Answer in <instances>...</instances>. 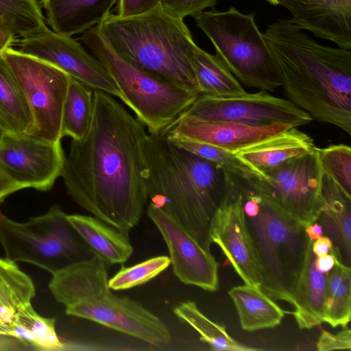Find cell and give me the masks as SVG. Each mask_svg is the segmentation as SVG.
<instances>
[{
  "label": "cell",
  "mask_w": 351,
  "mask_h": 351,
  "mask_svg": "<svg viewBox=\"0 0 351 351\" xmlns=\"http://www.w3.org/2000/svg\"><path fill=\"white\" fill-rule=\"evenodd\" d=\"M144 125L112 95L94 90L93 114L84 138L72 140L61 173L83 209L128 232L147 202Z\"/></svg>",
  "instance_id": "obj_1"
},
{
  "label": "cell",
  "mask_w": 351,
  "mask_h": 351,
  "mask_svg": "<svg viewBox=\"0 0 351 351\" xmlns=\"http://www.w3.org/2000/svg\"><path fill=\"white\" fill-rule=\"evenodd\" d=\"M305 232L308 239L314 241L323 236V230L319 223L314 222L305 228Z\"/></svg>",
  "instance_id": "obj_43"
},
{
  "label": "cell",
  "mask_w": 351,
  "mask_h": 351,
  "mask_svg": "<svg viewBox=\"0 0 351 351\" xmlns=\"http://www.w3.org/2000/svg\"><path fill=\"white\" fill-rule=\"evenodd\" d=\"M291 128L293 126L287 124L252 126L208 121L180 115L162 134L169 140L209 144L234 154Z\"/></svg>",
  "instance_id": "obj_17"
},
{
  "label": "cell",
  "mask_w": 351,
  "mask_h": 351,
  "mask_svg": "<svg viewBox=\"0 0 351 351\" xmlns=\"http://www.w3.org/2000/svg\"><path fill=\"white\" fill-rule=\"evenodd\" d=\"M328 272L323 322L335 328L347 327L351 317V268L339 261Z\"/></svg>",
  "instance_id": "obj_29"
},
{
  "label": "cell",
  "mask_w": 351,
  "mask_h": 351,
  "mask_svg": "<svg viewBox=\"0 0 351 351\" xmlns=\"http://www.w3.org/2000/svg\"><path fill=\"white\" fill-rule=\"evenodd\" d=\"M216 4L217 0H160V7L171 16L184 19L188 16L194 17Z\"/></svg>",
  "instance_id": "obj_36"
},
{
  "label": "cell",
  "mask_w": 351,
  "mask_h": 351,
  "mask_svg": "<svg viewBox=\"0 0 351 351\" xmlns=\"http://www.w3.org/2000/svg\"><path fill=\"white\" fill-rule=\"evenodd\" d=\"M105 66L121 94L149 134H160L187 109L199 93L168 83L130 66L108 47L96 27L80 38Z\"/></svg>",
  "instance_id": "obj_8"
},
{
  "label": "cell",
  "mask_w": 351,
  "mask_h": 351,
  "mask_svg": "<svg viewBox=\"0 0 351 351\" xmlns=\"http://www.w3.org/2000/svg\"><path fill=\"white\" fill-rule=\"evenodd\" d=\"M108 263L99 255L72 263L49 284L66 315L95 322L152 346L169 344L167 326L141 303L114 294L108 286Z\"/></svg>",
  "instance_id": "obj_5"
},
{
  "label": "cell",
  "mask_w": 351,
  "mask_h": 351,
  "mask_svg": "<svg viewBox=\"0 0 351 351\" xmlns=\"http://www.w3.org/2000/svg\"><path fill=\"white\" fill-rule=\"evenodd\" d=\"M171 264L167 256L150 258L131 267L122 265L108 280V286L114 291L125 290L147 282L164 271Z\"/></svg>",
  "instance_id": "obj_34"
},
{
  "label": "cell",
  "mask_w": 351,
  "mask_h": 351,
  "mask_svg": "<svg viewBox=\"0 0 351 351\" xmlns=\"http://www.w3.org/2000/svg\"><path fill=\"white\" fill-rule=\"evenodd\" d=\"M3 134H4L3 132L0 129V140L2 138V136H3Z\"/></svg>",
  "instance_id": "obj_46"
},
{
  "label": "cell",
  "mask_w": 351,
  "mask_h": 351,
  "mask_svg": "<svg viewBox=\"0 0 351 351\" xmlns=\"http://www.w3.org/2000/svg\"><path fill=\"white\" fill-rule=\"evenodd\" d=\"M333 244L331 239L325 235L313 241L312 250L316 256H320L328 254Z\"/></svg>",
  "instance_id": "obj_40"
},
{
  "label": "cell",
  "mask_w": 351,
  "mask_h": 351,
  "mask_svg": "<svg viewBox=\"0 0 351 351\" xmlns=\"http://www.w3.org/2000/svg\"><path fill=\"white\" fill-rule=\"evenodd\" d=\"M0 244L6 258L36 265L51 275L85 259L83 254L90 251L57 205L25 222L10 219L0 210Z\"/></svg>",
  "instance_id": "obj_9"
},
{
  "label": "cell",
  "mask_w": 351,
  "mask_h": 351,
  "mask_svg": "<svg viewBox=\"0 0 351 351\" xmlns=\"http://www.w3.org/2000/svg\"><path fill=\"white\" fill-rule=\"evenodd\" d=\"M147 199L210 251L213 219L232 186L230 173L183 149L162 133L143 143Z\"/></svg>",
  "instance_id": "obj_3"
},
{
  "label": "cell",
  "mask_w": 351,
  "mask_h": 351,
  "mask_svg": "<svg viewBox=\"0 0 351 351\" xmlns=\"http://www.w3.org/2000/svg\"><path fill=\"white\" fill-rule=\"evenodd\" d=\"M147 213L161 234L169 252L175 276L183 283L205 291L218 289V263L179 223L149 203Z\"/></svg>",
  "instance_id": "obj_15"
},
{
  "label": "cell",
  "mask_w": 351,
  "mask_h": 351,
  "mask_svg": "<svg viewBox=\"0 0 351 351\" xmlns=\"http://www.w3.org/2000/svg\"><path fill=\"white\" fill-rule=\"evenodd\" d=\"M322 176L315 147L262 173L248 170L241 177L263 201L307 226L316 222L324 205Z\"/></svg>",
  "instance_id": "obj_10"
},
{
  "label": "cell",
  "mask_w": 351,
  "mask_h": 351,
  "mask_svg": "<svg viewBox=\"0 0 351 351\" xmlns=\"http://www.w3.org/2000/svg\"><path fill=\"white\" fill-rule=\"evenodd\" d=\"M245 220L259 267L260 289L272 300L292 305L311 241L306 234V226L261 197L258 215L245 216Z\"/></svg>",
  "instance_id": "obj_6"
},
{
  "label": "cell",
  "mask_w": 351,
  "mask_h": 351,
  "mask_svg": "<svg viewBox=\"0 0 351 351\" xmlns=\"http://www.w3.org/2000/svg\"><path fill=\"white\" fill-rule=\"evenodd\" d=\"M14 322L23 326L30 331L35 350H60L64 348L65 346L56 330V319L42 317L36 313L31 304L16 313Z\"/></svg>",
  "instance_id": "obj_32"
},
{
  "label": "cell",
  "mask_w": 351,
  "mask_h": 351,
  "mask_svg": "<svg viewBox=\"0 0 351 351\" xmlns=\"http://www.w3.org/2000/svg\"><path fill=\"white\" fill-rule=\"evenodd\" d=\"M64 160L61 141L29 133L4 134L0 140V165L23 189L49 191L61 176Z\"/></svg>",
  "instance_id": "obj_13"
},
{
  "label": "cell",
  "mask_w": 351,
  "mask_h": 351,
  "mask_svg": "<svg viewBox=\"0 0 351 351\" xmlns=\"http://www.w3.org/2000/svg\"><path fill=\"white\" fill-rule=\"evenodd\" d=\"M117 14L130 17L150 12L160 6V0H118Z\"/></svg>",
  "instance_id": "obj_38"
},
{
  "label": "cell",
  "mask_w": 351,
  "mask_h": 351,
  "mask_svg": "<svg viewBox=\"0 0 351 351\" xmlns=\"http://www.w3.org/2000/svg\"><path fill=\"white\" fill-rule=\"evenodd\" d=\"M8 331V328L1 322L0 319V335H6Z\"/></svg>",
  "instance_id": "obj_44"
},
{
  "label": "cell",
  "mask_w": 351,
  "mask_h": 351,
  "mask_svg": "<svg viewBox=\"0 0 351 351\" xmlns=\"http://www.w3.org/2000/svg\"><path fill=\"white\" fill-rule=\"evenodd\" d=\"M319 162L324 174L330 177L351 197V148L344 144L316 147Z\"/></svg>",
  "instance_id": "obj_33"
},
{
  "label": "cell",
  "mask_w": 351,
  "mask_h": 351,
  "mask_svg": "<svg viewBox=\"0 0 351 351\" xmlns=\"http://www.w3.org/2000/svg\"><path fill=\"white\" fill-rule=\"evenodd\" d=\"M289 100L313 119L351 134V49L317 43L291 19L263 33Z\"/></svg>",
  "instance_id": "obj_2"
},
{
  "label": "cell",
  "mask_w": 351,
  "mask_h": 351,
  "mask_svg": "<svg viewBox=\"0 0 351 351\" xmlns=\"http://www.w3.org/2000/svg\"><path fill=\"white\" fill-rule=\"evenodd\" d=\"M230 173V172H229ZM231 191L215 215L210 238L221 250L245 285L260 288L261 275L253 242L246 224L243 197L234 178Z\"/></svg>",
  "instance_id": "obj_16"
},
{
  "label": "cell",
  "mask_w": 351,
  "mask_h": 351,
  "mask_svg": "<svg viewBox=\"0 0 351 351\" xmlns=\"http://www.w3.org/2000/svg\"><path fill=\"white\" fill-rule=\"evenodd\" d=\"M180 115L252 126L287 124L297 128L313 120L291 101L273 96L265 90L221 98L199 95Z\"/></svg>",
  "instance_id": "obj_12"
},
{
  "label": "cell",
  "mask_w": 351,
  "mask_h": 351,
  "mask_svg": "<svg viewBox=\"0 0 351 351\" xmlns=\"http://www.w3.org/2000/svg\"><path fill=\"white\" fill-rule=\"evenodd\" d=\"M322 195L324 205L316 221L328 237L340 262L351 263V197L348 196L330 177L323 173Z\"/></svg>",
  "instance_id": "obj_19"
},
{
  "label": "cell",
  "mask_w": 351,
  "mask_h": 351,
  "mask_svg": "<svg viewBox=\"0 0 351 351\" xmlns=\"http://www.w3.org/2000/svg\"><path fill=\"white\" fill-rule=\"evenodd\" d=\"M118 0H40L55 32L71 37L98 25Z\"/></svg>",
  "instance_id": "obj_21"
},
{
  "label": "cell",
  "mask_w": 351,
  "mask_h": 351,
  "mask_svg": "<svg viewBox=\"0 0 351 351\" xmlns=\"http://www.w3.org/2000/svg\"><path fill=\"white\" fill-rule=\"evenodd\" d=\"M316 347L319 351L350 350L351 349V331L347 327L343 328L341 331L336 334L323 330L318 338Z\"/></svg>",
  "instance_id": "obj_37"
},
{
  "label": "cell",
  "mask_w": 351,
  "mask_h": 351,
  "mask_svg": "<svg viewBox=\"0 0 351 351\" xmlns=\"http://www.w3.org/2000/svg\"><path fill=\"white\" fill-rule=\"evenodd\" d=\"M292 22L338 47L351 49V0H276Z\"/></svg>",
  "instance_id": "obj_18"
},
{
  "label": "cell",
  "mask_w": 351,
  "mask_h": 351,
  "mask_svg": "<svg viewBox=\"0 0 351 351\" xmlns=\"http://www.w3.org/2000/svg\"><path fill=\"white\" fill-rule=\"evenodd\" d=\"M175 315L190 325L199 335L202 341L208 344L213 350L254 351L261 349L241 343L232 338L224 326L208 318L193 301L180 303L173 308Z\"/></svg>",
  "instance_id": "obj_30"
},
{
  "label": "cell",
  "mask_w": 351,
  "mask_h": 351,
  "mask_svg": "<svg viewBox=\"0 0 351 351\" xmlns=\"http://www.w3.org/2000/svg\"><path fill=\"white\" fill-rule=\"evenodd\" d=\"M95 27L112 51L130 66L199 93L193 67L197 45L183 19L159 6L130 17L110 12Z\"/></svg>",
  "instance_id": "obj_4"
},
{
  "label": "cell",
  "mask_w": 351,
  "mask_h": 351,
  "mask_svg": "<svg viewBox=\"0 0 351 351\" xmlns=\"http://www.w3.org/2000/svg\"><path fill=\"white\" fill-rule=\"evenodd\" d=\"M0 25L23 38L47 28L38 0H0Z\"/></svg>",
  "instance_id": "obj_31"
},
{
  "label": "cell",
  "mask_w": 351,
  "mask_h": 351,
  "mask_svg": "<svg viewBox=\"0 0 351 351\" xmlns=\"http://www.w3.org/2000/svg\"><path fill=\"white\" fill-rule=\"evenodd\" d=\"M21 189H23L0 165V208L8 196Z\"/></svg>",
  "instance_id": "obj_39"
},
{
  "label": "cell",
  "mask_w": 351,
  "mask_h": 351,
  "mask_svg": "<svg viewBox=\"0 0 351 351\" xmlns=\"http://www.w3.org/2000/svg\"><path fill=\"white\" fill-rule=\"evenodd\" d=\"M29 106L31 134L61 141L63 106L70 76L58 67L10 47L3 53Z\"/></svg>",
  "instance_id": "obj_11"
},
{
  "label": "cell",
  "mask_w": 351,
  "mask_h": 351,
  "mask_svg": "<svg viewBox=\"0 0 351 351\" xmlns=\"http://www.w3.org/2000/svg\"><path fill=\"white\" fill-rule=\"evenodd\" d=\"M20 43L21 52L50 63L93 90L121 99V94L103 64L71 37L47 28L23 38Z\"/></svg>",
  "instance_id": "obj_14"
},
{
  "label": "cell",
  "mask_w": 351,
  "mask_h": 351,
  "mask_svg": "<svg viewBox=\"0 0 351 351\" xmlns=\"http://www.w3.org/2000/svg\"><path fill=\"white\" fill-rule=\"evenodd\" d=\"M169 141L230 173L241 175L250 170L234 154L219 147L187 140Z\"/></svg>",
  "instance_id": "obj_35"
},
{
  "label": "cell",
  "mask_w": 351,
  "mask_h": 351,
  "mask_svg": "<svg viewBox=\"0 0 351 351\" xmlns=\"http://www.w3.org/2000/svg\"><path fill=\"white\" fill-rule=\"evenodd\" d=\"M16 263L0 257V319L8 330L16 313L36 295L32 278Z\"/></svg>",
  "instance_id": "obj_27"
},
{
  "label": "cell",
  "mask_w": 351,
  "mask_h": 351,
  "mask_svg": "<svg viewBox=\"0 0 351 351\" xmlns=\"http://www.w3.org/2000/svg\"><path fill=\"white\" fill-rule=\"evenodd\" d=\"M33 118L25 95L0 55V129L4 134H30Z\"/></svg>",
  "instance_id": "obj_25"
},
{
  "label": "cell",
  "mask_w": 351,
  "mask_h": 351,
  "mask_svg": "<svg viewBox=\"0 0 351 351\" xmlns=\"http://www.w3.org/2000/svg\"><path fill=\"white\" fill-rule=\"evenodd\" d=\"M315 147L310 136L293 127L234 155L252 171L259 174Z\"/></svg>",
  "instance_id": "obj_20"
},
{
  "label": "cell",
  "mask_w": 351,
  "mask_h": 351,
  "mask_svg": "<svg viewBox=\"0 0 351 351\" xmlns=\"http://www.w3.org/2000/svg\"><path fill=\"white\" fill-rule=\"evenodd\" d=\"M72 226L93 254L109 265L122 264L133 252L129 232L119 230L95 216L68 215Z\"/></svg>",
  "instance_id": "obj_23"
},
{
  "label": "cell",
  "mask_w": 351,
  "mask_h": 351,
  "mask_svg": "<svg viewBox=\"0 0 351 351\" xmlns=\"http://www.w3.org/2000/svg\"><path fill=\"white\" fill-rule=\"evenodd\" d=\"M265 1H267V2H269V3H271V5H275V1H276V0H265Z\"/></svg>",
  "instance_id": "obj_45"
},
{
  "label": "cell",
  "mask_w": 351,
  "mask_h": 351,
  "mask_svg": "<svg viewBox=\"0 0 351 351\" xmlns=\"http://www.w3.org/2000/svg\"><path fill=\"white\" fill-rule=\"evenodd\" d=\"M15 36L5 27L0 25V55L11 47L15 40Z\"/></svg>",
  "instance_id": "obj_42"
},
{
  "label": "cell",
  "mask_w": 351,
  "mask_h": 351,
  "mask_svg": "<svg viewBox=\"0 0 351 351\" xmlns=\"http://www.w3.org/2000/svg\"><path fill=\"white\" fill-rule=\"evenodd\" d=\"M94 90L70 77L61 124V136L80 140L85 136L91 123Z\"/></svg>",
  "instance_id": "obj_28"
},
{
  "label": "cell",
  "mask_w": 351,
  "mask_h": 351,
  "mask_svg": "<svg viewBox=\"0 0 351 351\" xmlns=\"http://www.w3.org/2000/svg\"><path fill=\"white\" fill-rule=\"evenodd\" d=\"M335 265V258L331 253L316 257L315 267L319 271L323 273L329 272Z\"/></svg>",
  "instance_id": "obj_41"
},
{
  "label": "cell",
  "mask_w": 351,
  "mask_h": 351,
  "mask_svg": "<svg viewBox=\"0 0 351 351\" xmlns=\"http://www.w3.org/2000/svg\"><path fill=\"white\" fill-rule=\"evenodd\" d=\"M193 67L199 95L221 98L246 93L217 54H210L197 46L193 57Z\"/></svg>",
  "instance_id": "obj_26"
},
{
  "label": "cell",
  "mask_w": 351,
  "mask_h": 351,
  "mask_svg": "<svg viewBox=\"0 0 351 351\" xmlns=\"http://www.w3.org/2000/svg\"><path fill=\"white\" fill-rule=\"evenodd\" d=\"M228 294L238 313L241 328L246 331L274 328L285 314L260 288L251 285L232 287Z\"/></svg>",
  "instance_id": "obj_24"
},
{
  "label": "cell",
  "mask_w": 351,
  "mask_h": 351,
  "mask_svg": "<svg viewBox=\"0 0 351 351\" xmlns=\"http://www.w3.org/2000/svg\"><path fill=\"white\" fill-rule=\"evenodd\" d=\"M312 243L296 284L292 303L294 311L291 312L301 329H310L323 322L328 273L316 268Z\"/></svg>",
  "instance_id": "obj_22"
},
{
  "label": "cell",
  "mask_w": 351,
  "mask_h": 351,
  "mask_svg": "<svg viewBox=\"0 0 351 351\" xmlns=\"http://www.w3.org/2000/svg\"><path fill=\"white\" fill-rule=\"evenodd\" d=\"M194 19L217 55L245 85L265 91L282 86L276 64L254 13L243 14L231 7L225 11H203Z\"/></svg>",
  "instance_id": "obj_7"
}]
</instances>
